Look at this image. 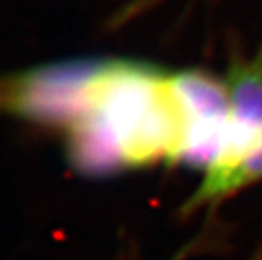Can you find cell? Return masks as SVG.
<instances>
[{
  "instance_id": "obj_1",
  "label": "cell",
  "mask_w": 262,
  "mask_h": 260,
  "mask_svg": "<svg viewBox=\"0 0 262 260\" xmlns=\"http://www.w3.org/2000/svg\"><path fill=\"white\" fill-rule=\"evenodd\" d=\"M0 115L56 134L68 162L86 176L159 162L206 171L230 125L225 81L129 59H66L2 73Z\"/></svg>"
},
{
  "instance_id": "obj_2",
  "label": "cell",
  "mask_w": 262,
  "mask_h": 260,
  "mask_svg": "<svg viewBox=\"0 0 262 260\" xmlns=\"http://www.w3.org/2000/svg\"><path fill=\"white\" fill-rule=\"evenodd\" d=\"M262 181V146L235 162L206 169L198 187L183 206L185 213L211 206L227 200L245 187Z\"/></svg>"
},
{
  "instance_id": "obj_3",
  "label": "cell",
  "mask_w": 262,
  "mask_h": 260,
  "mask_svg": "<svg viewBox=\"0 0 262 260\" xmlns=\"http://www.w3.org/2000/svg\"><path fill=\"white\" fill-rule=\"evenodd\" d=\"M181 255H183V253H181ZM181 255H180V257H176V258H174V260H181V258H183V257H181Z\"/></svg>"
}]
</instances>
